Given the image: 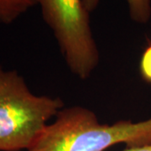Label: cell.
Masks as SVG:
<instances>
[{
    "label": "cell",
    "mask_w": 151,
    "mask_h": 151,
    "mask_svg": "<svg viewBox=\"0 0 151 151\" xmlns=\"http://www.w3.org/2000/svg\"><path fill=\"white\" fill-rule=\"evenodd\" d=\"M35 5V0H0V24H10Z\"/></svg>",
    "instance_id": "cell-5"
},
{
    "label": "cell",
    "mask_w": 151,
    "mask_h": 151,
    "mask_svg": "<svg viewBox=\"0 0 151 151\" xmlns=\"http://www.w3.org/2000/svg\"><path fill=\"white\" fill-rule=\"evenodd\" d=\"M119 144H151V118L101 124L92 110L73 106L62 108L28 151H105Z\"/></svg>",
    "instance_id": "cell-1"
},
{
    "label": "cell",
    "mask_w": 151,
    "mask_h": 151,
    "mask_svg": "<svg viewBox=\"0 0 151 151\" xmlns=\"http://www.w3.org/2000/svg\"><path fill=\"white\" fill-rule=\"evenodd\" d=\"M100 0H82L89 13L97 9ZM131 19L139 24H146L151 17V0H126Z\"/></svg>",
    "instance_id": "cell-4"
},
{
    "label": "cell",
    "mask_w": 151,
    "mask_h": 151,
    "mask_svg": "<svg viewBox=\"0 0 151 151\" xmlns=\"http://www.w3.org/2000/svg\"><path fill=\"white\" fill-rule=\"evenodd\" d=\"M124 151H151V144L136 147H127Z\"/></svg>",
    "instance_id": "cell-7"
},
{
    "label": "cell",
    "mask_w": 151,
    "mask_h": 151,
    "mask_svg": "<svg viewBox=\"0 0 151 151\" xmlns=\"http://www.w3.org/2000/svg\"><path fill=\"white\" fill-rule=\"evenodd\" d=\"M45 23L52 30L71 73L86 80L100 60L90 24V13L82 0H35Z\"/></svg>",
    "instance_id": "cell-3"
},
{
    "label": "cell",
    "mask_w": 151,
    "mask_h": 151,
    "mask_svg": "<svg viewBox=\"0 0 151 151\" xmlns=\"http://www.w3.org/2000/svg\"><path fill=\"white\" fill-rule=\"evenodd\" d=\"M139 72L144 81L151 84V43L145 49L139 61Z\"/></svg>",
    "instance_id": "cell-6"
},
{
    "label": "cell",
    "mask_w": 151,
    "mask_h": 151,
    "mask_svg": "<svg viewBox=\"0 0 151 151\" xmlns=\"http://www.w3.org/2000/svg\"><path fill=\"white\" fill-rule=\"evenodd\" d=\"M64 106L60 97L32 93L16 70L0 65V151L29 150Z\"/></svg>",
    "instance_id": "cell-2"
}]
</instances>
